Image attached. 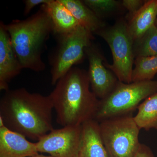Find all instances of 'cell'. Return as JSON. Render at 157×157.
Segmentation results:
<instances>
[{"instance_id": "3957f363", "label": "cell", "mask_w": 157, "mask_h": 157, "mask_svg": "<svg viewBox=\"0 0 157 157\" xmlns=\"http://www.w3.org/2000/svg\"><path fill=\"white\" fill-rule=\"evenodd\" d=\"M5 27L22 69L37 72L45 70L42 53L45 42L53 33L52 22L45 4L30 17L14 20Z\"/></svg>"}, {"instance_id": "ac0fdd59", "label": "cell", "mask_w": 157, "mask_h": 157, "mask_svg": "<svg viewBox=\"0 0 157 157\" xmlns=\"http://www.w3.org/2000/svg\"><path fill=\"white\" fill-rule=\"evenodd\" d=\"M138 48V57H148L157 55V27L155 25L145 34Z\"/></svg>"}, {"instance_id": "8992f818", "label": "cell", "mask_w": 157, "mask_h": 157, "mask_svg": "<svg viewBox=\"0 0 157 157\" xmlns=\"http://www.w3.org/2000/svg\"><path fill=\"white\" fill-rule=\"evenodd\" d=\"M92 34L79 25L70 33L56 36L57 45L49 61L52 84L56 85L74 65L82 59L85 48L91 44Z\"/></svg>"}, {"instance_id": "9a60e30c", "label": "cell", "mask_w": 157, "mask_h": 157, "mask_svg": "<svg viewBox=\"0 0 157 157\" xmlns=\"http://www.w3.org/2000/svg\"><path fill=\"white\" fill-rule=\"evenodd\" d=\"M69 9L80 25L91 33L103 29L104 23L83 1L78 0H60Z\"/></svg>"}, {"instance_id": "5b68a950", "label": "cell", "mask_w": 157, "mask_h": 157, "mask_svg": "<svg viewBox=\"0 0 157 157\" xmlns=\"http://www.w3.org/2000/svg\"><path fill=\"white\" fill-rule=\"evenodd\" d=\"M131 114L99 122L102 140L109 157H134L139 148L140 129Z\"/></svg>"}, {"instance_id": "ffe728a7", "label": "cell", "mask_w": 157, "mask_h": 157, "mask_svg": "<svg viewBox=\"0 0 157 157\" xmlns=\"http://www.w3.org/2000/svg\"><path fill=\"white\" fill-rule=\"evenodd\" d=\"M123 5L128 11L131 18L139 11L144 3L139 0H124Z\"/></svg>"}, {"instance_id": "d6986e66", "label": "cell", "mask_w": 157, "mask_h": 157, "mask_svg": "<svg viewBox=\"0 0 157 157\" xmlns=\"http://www.w3.org/2000/svg\"><path fill=\"white\" fill-rule=\"evenodd\" d=\"M84 4L98 17L114 11L118 6V3L114 0H85Z\"/></svg>"}, {"instance_id": "44dd1931", "label": "cell", "mask_w": 157, "mask_h": 157, "mask_svg": "<svg viewBox=\"0 0 157 157\" xmlns=\"http://www.w3.org/2000/svg\"><path fill=\"white\" fill-rule=\"evenodd\" d=\"M51 0H25L24 1L25 3L24 14L25 15H28L30 12L34 7L39 5L48 4Z\"/></svg>"}, {"instance_id": "2e32d148", "label": "cell", "mask_w": 157, "mask_h": 157, "mask_svg": "<svg viewBox=\"0 0 157 157\" xmlns=\"http://www.w3.org/2000/svg\"><path fill=\"white\" fill-rule=\"evenodd\" d=\"M134 120L140 129L157 130V93L144 100L137 108Z\"/></svg>"}, {"instance_id": "cb8c5ba5", "label": "cell", "mask_w": 157, "mask_h": 157, "mask_svg": "<svg viewBox=\"0 0 157 157\" xmlns=\"http://www.w3.org/2000/svg\"><path fill=\"white\" fill-rule=\"evenodd\" d=\"M155 25L157 27V16L156 20V22H155Z\"/></svg>"}, {"instance_id": "8fae6325", "label": "cell", "mask_w": 157, "mask_h": 157, "mask_svg": "<svg viewBox=\"0 0 157 157\" xmlns=\"http://www.w3.org/2000/svg\"><path fill=\"white\" fill-rule=\"evenodd\" d=\"M38 154L36 143L6 127L0 128V157H32Z\"/></svg>"}, {"instance_id": "52a82bcc", "label": "cell", "mask_w": 157, "mask_h": 157, "mask_svg": "<svg viewBox=\"0 0 157 157\" xmlns=\"http://www.w3.org/2000/svg\"><path fill=\"white\" fill-rule=\"evenodd\" d=\"M95 33L102 37L109 45L113 59L109 68L114 72L119 81L132 82L133 41L128 26L124 23H117L108 29H102Z\"/></svg>"}, {"instance_id": "4fadbf2b", "label": "cell", "mask_w": 157, "mask_h": 157, "mask_svg": "<svg viewBox=\"0 0 157 157\" xmlns=\"http://www.w3.org/2000/svg\"><path fill=\"white\" fill-rule=\"evenodd\" d=\"M157 16V0L145 2L131 18L128 26L133 41L140 40L153 26L155 25Z\"/></svg>"}, {"instance_id": "277c9868", "label": "cell", "mask_w": 157, "mask_h": 157, "mask_svg": "<svg viewBox=\"0 0 157 157\" xmlns=\"http://www.w3.org/2000/svg\"><path fill=\"white\" fill-rule=\"evenodd\" d=\"M157 93V81L125 83L118 82L106 98L100 100L94 120L100 122L114 117L131 114L140 102Z\"/></svg>"}, {"instance_id": "ba28073f", "label": "cell", "mask_w": 157, "mask_h": 157, "mask_svg": "<svg viewBox=\"0 0 157 157\" xmlns=\"http://www.w3.org/2000/svg\"><path fill=\"white\" fill-rule=\"evenodd\" d=\"M81 125L54 129L36 142L37 151L52 157H78Z\"/></svg>"}, {"instance_id": "9c48e42d", "label": "cell", "mask_w": 157, "mask_h": 157, "mask_svg": "<svg viewBox=\"0 0 157 157\" xmlns=\"http://www.w3.org/2000/svg\"><path fill=\"white\" fill-rule=\"evenodd\" d=\"M85 52L88 59L87 73L92 91L98 99L102 100L112 91L117 79L105 67L101 54L91 44L85 48Z\"/></svg>"}, {"instance_id": "6da1fadb", "label": "cell", "mask_w": 157, "mask_h": 157, "mask_svg": "<svg viewBox=\"0 0 157 157\" xmlns=\"http://www.w3.org/2000/svg\"><path fill=\"white\" fill-rule=\"evenodd\" d=\"M53 109L48 95L9 90L0 101V118L7 128L37 141L53 130Z\"/></svg>"}, {"instance_id": "e0dca14e", "label": "cell", "mask_w": 157, "mask_h": 157, "mask_svg": "<svg viewBox=\"0 0 157 157\" xmlns=\"http://www.w3.org/2000/svg\"><path fill=\"white\" fill-rule=\"evenodd\" d=\"M157 73V55L138 57L132 73V82L152 80Z\"/></svg>"}, {"instance_id": "7a4b0ae2", "label": "cell", "mask_w": 157, "mask_h": 157, "mask_svg": "<svg viewBox=\"0 0 157 157\" xmlns=\"http://www.w3.org/2000/svg\"><path fill=\"white\" fill-rule=\"evenodd\" d=\"M55 85L48 96L58 123L63 127L77 126L94 119L100 100L90 89L87 72L72 68Z\"/></svg>"}, {"instance_id": "5bb4252c", "label": "cell", "mask_w": 157, "mask_h": 157, "mask_svg": "<svg viewBox=\"0 0 157 157\" xmlns=\"http://www.w3.org/2000/svg\"><path fill=\"white\" fill-rule=\"evenodd\" d=\"M45 6L52 22L53 33L56 36L68 33L80 25L60 0H51Z\"/></svg>"}, {"instance_id": "7402d4cb", "label": "cell", "mask_w": 157, "mask_h": 157, "mask_svg": "<svg viewBox=\"0 0 157 157\" xmlns=\"http://www.w3.org/2000/svg\"><path fill=\"white\" fill-rule=\"evenodd\" d=\"M134 157H155L151 149L145 144L140 143Z\"/></svg>"}, {"instance_id": "30bf717a", "label": "cell", "mask_w": 157, "mask_h": 157, "mask_svg": "<svg viewBox=\"0 0 157 157\" xmlns=\"http://www.w3.org/2000/svg\"><path fill=\"white\" fill-rule=\"evenodd\" d=\"M5 24L0 23V90H9V83L22 70Z\"/></svg>"}, {"instance_id": "7c38bea8", "label": "cell", "mask_w": 157, "mask_h": 157, "mask_svg": "<svg viewBox=\"0 0 157 157\" xmlns=\"http://www.w3.org/2000/svg\"><path fill=\"white\" fill-rule=\"evenodd\" d=\"M81 127L78 157H109L101 137L99 122L90 120L82 124Z\"/></svg>"}, {"instance_id": "603a6c76", "label": "cell", "mask_w": 157, "mask_h": 157, "mask_svg": "<svg viewBox=\"0 0 157 157\" xmlns=\"http://www.w3.org/2000/svg\"><path fill=\"white\" fill-rule=\"evenodd\" d=\"M52 157V156H45L44 155H36L34 156L33 157Z\"/></svg>"}]
</instances>
